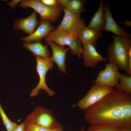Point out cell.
Listing matches in <instances>:
<instances>
[{
  "label": "cell",
  "mask_w": 131,
  "mask_h": 131,
  "mask_svg": "<svg viewBox=\"0 0 131 131\" xmlns=\"http://www.w3.org/2000/svg\"><path fill=\"white\" fill-rule=\"evenodd\" d=\"M90 124L106 123L114 127L131 126V95L114 89L85 110Z\"/></svg>",
  "instance_id": "6da1fadb"
},
{
  "label": "cell",
  "mask_w": 131,
  "mask_h": 131,
  "mask_svg": "<svg viewBox=\"0 0 131 131\" xmlns=\"http://www.w3.org/2000/svg\"><path fill=\"white\" fill-rule=\"evenodd\" d=\"M131 37L113 34V41L107 50V58L109 62L115 63L119 69L126 72L128 69V50L131 46Z\"/></svg>",
  "instance_id": "7a4b0ae2"
},
{
  "label": "cell",
  "mask_w": 131,
  "mask_h": 131,
  "mask_svg": "<svg viewBox=\"0 0 131 131\" xmlns=\"http://www.w3.org/2000/svg\"><path fill=\"white\" fill-rule=\"evenodd\" d=\"M45 41H50L59 46L65 47L68 46L70 49L71 53L81 58L83 51L82 43L77 36L66 31L55 29L45 37Z\"/></svg>",
  "instance_id": "3957f363"
},
{
  "label": "cell",
  "mask_w": 131,
  "mask_h": 131,
  "mask_svg": "<svg viewBox=\"0 0 131 131\" xmlns=\"http://www.w3.org/2000/svg\"><path fill=\"white\" fill-rule=\"evenodd\" d=\"M20 7L24 8L27 7L33 8L40 15V20H48L56 22L61 16L63 8L60 7H53L47 5L39 0H21Z\"/></svg>",
  "instance_id": "277c9868"
},
{
  "label": "cell",
  "mask_w": 131,
  "mask_h": 131,
  "mask_svg": "<svg viewBox=\"0 0 131 131\" xmlns=\"http://www.w3.org/2000/svg\"><path fill=\"white\" fill-rule=\"evenodd\" d=\"M36 70L39 77V81L37 86L32 89L30 94L31 97L38 95L41 89L44 90L50 96L52 97L55 94V92L48 87L45 80L46 74L53 66V63L49 59H45L36 56Z\"/></svg>",
  "instance_id": "5b68a950"
},
{
  "label": "cell",
  "mask_w": 131,
  "mask_h": 131,
  "mask_svg": "<svg viewBox=\"0 0 131 131\" xmlns=\"http://www.w3.org/2000/svg\"><path fill=\"white\" fill-rule=\"evenodd\" d=\"M24 122L36 123L51 129L62 126L49 110L40 106H37L27 116Z\"/></svg>",
  "instance_id": "8992f818"
},
{
  "label": "cell",
  "mask_w": 131,
  "mask_h": 131,
  "mask_svg": "<svg viewBox=\"0 0 131 131\" xmlns=\"http://www.w3.org/2000/svg\"><path fill=\"white\" fill-rule=\"evenodd\" d=\"M114 90L113 88L109 87L92 85L85 96L77 102L76 105L81 110H86Z\"/></svg>",
  "instance_id": "52a82bcc"
},
{
  "label": "cell",
  "mask_w": 131,
  "mask_h": 131,
  "mask_svg": "<svg viewBox=\"0 0 131 131\" xmlns=\"http://www.w3.org/2000/svg\"><path fill=\"white\" fill-rule=\"evenodd\" d=\"M64 16L56 29L66 31L77 36L84 27L85 24L80 14L74 13L66 8H63Z\"/></svg>",
  "instance_id": "ba28073f"
},
{
  "label": "cell",
  "mask_w": 131,
  "mask_h": 131,
  "mask_svg": "<svg viewBox=\"0 0 131 131\" xmlns=\"http://www.w3.org/2000/svg\"><path fill=\"white\" fill-rule=\"evenodd\" d=\"M118 70L115 63L111 62L106 63L105 69L99 72L94 81V84L113 88L119 81L120 73Z\"/></svg>",
  "instance_id": "9c48e42d"
},
{
  "label": "cell",
  "mask_w": 131,
  "mask_h": 131,
  "mask_svg": "<svg viewBox=\"0 0 131 131\" xmlns=\"http://www.w3.org/2000/svg\"><path fill=\"white\" fill-rule=\"evenodd\" d=\"M104 8L105 25L103 31L112 32L117 36L131 37L130 33L125 30V27H120L115 21L110 10L108 1L104 3Z\"/></svg>",
  "instance_id": "30bf717a"
},
{
  "label": "cell",
  "mask_w": 131,
  "mask_h": 131,
  "mask_svg": "<svg viewBox=\"0 0 131 131\" xmlns=\"http://www.w3.org/2000/svg\"><path fill=\"white\" fill-rule=\"evenodd\" d=\"M37 13L33 10L31 15L27 17L16 19L13 26V29L16 31H23L29 35H31L40 23L37 19Z\"/></svg>",
  "instance_id": "8fae6325"
},
{
  "label": "cell",
  "mask_w": 131,
  "mask_h": 131,
  "mask_svg": "<svg viewBox=\"0 0 131 131\" xmlns=\"http://www.w3.org/2000/svg\"><path fill=\"white\" fill-rule=\"evenodd\" d=\"M82 54L83 65L86 67L94 68L99 62H106L107 58H104L97 51L95 46L90 44H82Z\"/></svg>",
  "instance_id": "7c38bea8"
},
{
  "label": "cell",
  "mask_w": 131,
  "mask_h": 131,
  "mask_svg": "<svg viewBox=\"0 0 131 131\" xmlns=\"http://www.w3.org/2000/svg\"><path fill=\"white\" fill-rule=\"evenodd\" d=\"M46 44L49 45L52 51V55L50 59L57 65L59 70L64 74L66 73L65 59L67 52L70 48L68 47L65 48L57 44L54 42L46 41Z\"/></svg>",
  "instance_id": "4fadbf2b"
},
{
  "label": "cell",
  "mask_w": 131,
  "mask_h": 131,
  "mask_svg": "<svg viewBox=\"0 0 131 131\" xmlns=\"http://www.w3.org/2000/svg\"><path fill=\"white\" fill-rule=\"evenodd\" d=\"M39 24L37 29L32 34L27 37H21L20 39L25 42L40 41L55 29L54 27L51 25L49 21H41Z\"/></svg>",
  "instance_id": "5bb4252c"
},
{
  "label": "cell",
  "mask_w": 131,
  "mask_h": 131,
  "mask_svg": "<svg viewBox=\"0 0 131 131\" xmlns=\"http://www.w3.org/2000/svg\"><path fill=\"white\" fill-rule=\"evenodd\" d=\"M103 36L101 32L87 26L83 28L77 35L82 44H90L94 46L98 39Z\"/></svg>",
  "instance_id": "9a60e30c"
},
{
  "label": "cell",
  "mask_w": 131,
  "mask_h": 131,
  "mask_svg": "<svg viewBox=\"0 0 131 131\" xmlns=\"http://www.w3.org/2000/svg\"><path fill=\"white\" fill-rule=\"evenodd\" d=\"M48 45H43L40 41L34 42H25L23 45L25 49L31 51L36 56L45 59H49L50 54Z\"/></svg>",
  "instance_id": "2e32d148"
},
{
  "label": "cell",
  "mask_w": 131,
  "mask_h": 131,
  "mask_svg": "<svg viewBox=\"0 0 131 131\" xmlns=\"http://www.w3.org/2000/svg\"><path fill=\"white\" fill-rule=\"evenodd\" d=\"M104 0L100 1L98 8L92 18L87 27L101 32L105 25L104 17Z\"/></svg>",
  "instance_id": "e0dca14e"
},
{
  "label": "cell",
  "mask_w": 131,
  "mask_h": 131,
  "mask_svg": "<svg viewBox=\"0 0 131 131\" xmlns=\"http://www.w3.org/2000/svg\"><path fill=\"white\" fill-rule=\"evenodd\" d=\"M114 88L116 91L131 95V75L120 74L118 82Z\"/></svg>",
  "instance_id": "ac0fdd59"
},
{
  "label": "cell",
  "mask_w": 131,
  "mask_h": 131,
  "mask_svg": "<svg viewBox=\"0 0 131 131\" xmlns=\"http://www.w3.org/2000/svg\"><path fill=\"white\" fill-rule=\"evenodd\" d=\"M87 2L86 0H70L66 9L76 14L85 12V5Z\"/></svg>",
  "instance_id": "d6986e66"
},
{
  "label": "cell",
  "mask_w": 131,
  "mask_h": 131,
  "mask_svg": "<svg viewBox=\"0 0 131 131\" xmlns=\"http://www.w3.org/2000/svg\"><path fill=\"white\" fill-rule=\"evenodd\" d=\"M0 115L4 125L7 131H14L18 125L15 122L11 121L4 112L0 103Z\"/></svg>",
  "instance_id": "ffe728a7"
},
{
  "label": "cell",
  "mask_w": 131,
  "mask_h": 131,
  "mask_svg": "<svg viewBox=\"0 0 131 131\" xmlns=\"http://www.w3.org/2000/svg\"><path fill=\"white\" fill-rule=\"evenodd\" d=\"M114 129L109 124L101 123L90 125L86 131H114Z\"/></svg>",
  "instance_id": "44dd1931"
},
{
  "label": "cell",
  "mask_w": 131,
  "mask_h": 131,
  "mask_svg": "<svg viewBox=\"0 0 131 131\" xmlns=\"http://www.w3.org/2000/svg\"><path fill=\"white\" fill-rule=\"evenodd\" d=\"M25 122V131H49L51 129L36 123Z\"/></svg>",
  "instance_id": "7402d4cb"
},
{
  "label": "cell",
  "mask_w": 131,
  "mask_h": 131,
  "mask_svg": "<svg viewBox=\"0 0 131 131\" xmlns=\"http://www.w3.org/2000/svg\"><path fill=\"white\" fill-rule=\"evenodd\" d=\"M40 0L43 3L49 6L53 7H60L57 0Z\"/></svg>",
  "instance_id": "603a6c76"
},
{
  "label": "cell",
  "mask_w": 131,
  "mask_h": 131,
  "mask_svg": "<svg viewBox=\"0 0 131 131\" xmlns=\"http://www.w3.org/2000/svg\"><path fill=\"white\" fill-rule=\"evenodd\" d=\"M128 55V67L126 73L127 75L130 76L131 75V46L129 49Z\"/></svg>",
  "instance_id": "cb8c5ba5"
},
{
  "label": "cell",
  "mask_w": 131,
  "mask_h": 131,
  "mask_svg": "<svg viewBox=\"0 0 131 131\" xmlns=\"http://www.w3.org/2000/svg\"><path fill=\"white\" fill-rule=\"evenodd\" d=\"M21 0H12L10 2L7 3L8 6L10 7L11 8L14 9L16 6L18 4Z\"/></svg>",
  "instance_id": "d4e9b609"
},
{
  "label": "cell",
  "mask_w": 131,
  "mask_h": 131,
  "mask_svg": "<svg viewBox=\"0 0 131 131\" xmlns=\"http://www.w3.org/2000/svg\"><path fill=\"white\" fill-rule=\"evenodd\" d=\"M60 7L66 8L70 0H57Z\"/></svg>",
  "instance_id": "484cf974"
},
{
  "label": "cell",
  "mask_w": 131,
  "mask_h": 131,
  "mask_svg": "<svg viewBox=\"0 0 131 131\" xmlns=\"http://www.w3.org/2000/svg\"><path fill=\"white\" fill-rule=\"evenodd\" d=\"M114 131H131V126L122 127H114Z\"/></svg>",
  "instance_id": "4316f807"
},
{
  "label": "cell",
  "mask_w": 131,
  "mask_h": 131,
  "mask_svg": "<svg viewBox=\"0 0 131 131\" xmlns=\"http://www.w3.org/2000/svg\"><path fill=\"white\" fill-rule=\"evenodd\" d=\"M14 131H25V122L18 125Z\"/></svg>",
  "instance_id": "83f0119b"
},
{
  "label": "cell",
  "mask_w": 131,
  "mask_h": 131,
  "mask_svg": "<svg viewBox=\"0 0 131 131\" xmlns=\"http://www.w3.org/2000/svg\"><path fill=\"white\" fill-rule=\"evenodd\" d=\"M119 23L120 24L124 25L126 27H129L131 25V21L127 19H125L124 22H119Z\"/></svg>",
  "instance_id": "f1b7e54d"
},
{
  "label": "cell",
  "mask_w": 131,
  "mask_h": 131,
  "mask_svg": "<svg viewBox=\"0 0 131 131\" xmlns=\"http://www.w3.org/2000/svg\"><path fill=\"white\" fill-rule=\"evenodd\" d=\"M49 131H64L63 130V127L62 126L55 128L51 129Z\"/></svg>",
  "instance_id": "f546056e"
},
{
  "label": "cell",
  "mask_w": 131,
  "mask_h": 131,
  "mask_svg": "<svg viewBox=\"0 0 131 131\" xmlns=\"http://www.w3.org/2000/svg\"><path fill=\"white\" fill-rule=\"evenodd\" d=\"M85 131V127L84 126H83L82 127V128L81 129L80 131Z\"/></svg>",
  "instance_id": "4dcf8cb0"
}]
</instances>
